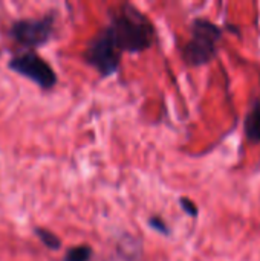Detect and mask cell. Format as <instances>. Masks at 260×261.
I'll use <instances>...</instances> for the list:
<instances>
[{"instance_id": "cell-1", "label": "cell", "mask_w": 260, "mask_h": 261, "mask_svg": "<svg viewBox=\"0 0 260 261\" xmlns=\"http://www.w3.org/2000/svg\"><path fill=\"white\" fill-rule=\"evenodd\" d=\"M113 46L123 52H143L155 41L152 21L132 5H123L110 14V23L104 28Z\"/></svg>"}, {"instance_id": "cell-2", "label": "cell", "mask_w": 260, "mask_h": 261, "mask_svg": "<svg viewBox=\"0 0 260 261\" xmlns=\"http://www.w3.org/2000/svg\"><path fill=\"white\" fill-rule=\"evenodd\" d=\"M222 40V29L207 18H196L192 23V37L182 49L184 61L199 67L213 61Z\"/></svg>"}, {"instance_id": "cell-3", "label": "cell", "mask_w": 260, "mask_h": 261, "mask_svg": "<svg viewBox=\"0 0 260 261\" xmlns=\"http://www.w3.org/2000/svg\"><path fill=\"white\" fill-rule=\"evenodd\" d=\"M86 63L92 66L101 76L113 75L120 66L121 52L113 46L107 32L103 29L89 44L84 52Z\"/></svg>"}, {"instance_id": "cell-4", "label": "cell", "mask_w": 260, "mask_h": 261, "mask_svg": "<svg viewBox=\"0 0 260 261\" xmlns=\"http://www.w3.org/2000/svg\"><path fill=\"white\" fill-rule=\"evenodd\" d=\"M54 32V17L46 15L41 18H25L12 23L9 37L25 47H38L51 40Z\"/></svg>"}, {"instance_id": "cell-5", "label": "cell", "mask_w": 260, "mask_h": 261, "mask_svg": "<svg viewBox=\"0 0 260 261\" xmlns=\"http://www.w3.org/2000/svg\"><path fill=\"white\" fill-rule=\"evenodd\" d=\"M9 69L26 76L32 83H35L41 89H52L57 83V75L54 69L37 54L25 52L21 55L14 57L9 61Z\"/></svg>"}, {"instance_id": "cell-6", "label": "cell", "mask_w": 260, "mask_h": 261, "mask_svg": "<svg viewBox=\"0 0 260 261\" xmlns=\"http://www.w3.org/2000/svg\"><path fill=\"white\" fill-rule=\"evenodd\" d=\"M244 130H245V136L247 139L254 144H260V98H256L251 102V107L245 116V122H244Z\"/></svg>"}, {"instance_id": "cell-7", "label": "cell", "mask_w": 260, "mask_h": 261, "mask_svg": "<svg viewBox=\"0 0 260 261\" xmlns=\"http://www.w3.org/2000/svg\"><path fill=\"white\" fill-rule=\"evenodd\" d=\"M35 236H37V237L40 239V242H41L48 249H51V251H58L60 246H61L60 239H58L54 232H51V231H48V229L35 228Z\"/></svg>"}, {"instance_id": "cell-8", "label": "cell", "mask_w": 260, "mask_h": 261, "mask_svg": "<svg viewBox=\"0 0 260 261\" xmlns=\"http://www.w3.org/2000/svg\"><path fill=\"white\" fill-rule=\"evenodd\" d=\"M92 258V248L87 245H81V246H75L70 248L63 261H90Z\"/></svg>"}, {"instance_id": "cell-9", "label": "cell", "mask_w": 260, "mask_h": 261, "mask_svg": "<svg viewBox=\"0 0 260 261\" xmlns=\"http://www.w3.org/2000/svg\"><path fill=\"white\" fill-rule=\"evenodd\" d=\"M149 225H150L152 229H155V231L159 232V234L169 236V232H170L169 226L166 225V222H164L161 217H150V219H149Z\"/></svg>"}, {"instance_id": "cell-10", "label": "cell", "mask_w": 260, "mask_h": 261, "mask_svg": "<svg viewBox=\"0 0 260 261\" xmlns=\"http://www.w3.org/2000/svg\"><path fill=\"white\" fill-rule=\"evenodd\" d=\"M179 205L182 206L184 213L188 214L190 217H198V206L187 197H181L179 199Z\"/></svg>"}]
</instances>
